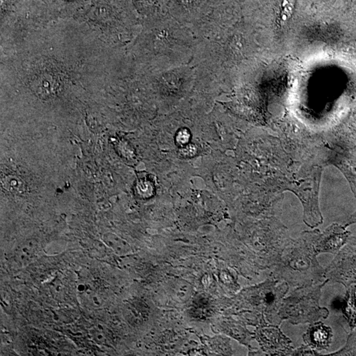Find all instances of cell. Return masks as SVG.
<instances>
[{"label": "cell", "mask_w": 356, "mask_h": 356, "mask_svg": "<svg viewBox=\"0 0 356 356\" xmlns=\"http://www.w3.org/2000/svg\"><path fill=\"white\" fill-rule=\"evenodd\" d=\"M317 233L305 232L299 239H290L279 261L271 268L272 278L286 282L291 288L324 282L325 269L317 260L315 248Z\"/></svg>", "instance_id": "1"}, {"label": "cell", "mask_w": 356, "mask_h": 356, "mask_svg": "<svg viewBox=\"0 0 356 356\" xmlns=\"http://www.w3.org/2000/svg\"><path fill=\"white\" fill-rule=\"evenodd\" d=\"M328 283L326 279L315 285L292 288L282 300L278 312L280 319L297 325L311 324L327 318L329 311L320 306L319 301L323 288Z\"/></svg>", "instance_id": "2"}, {"label": "cell", "mask_w": 356, "mask_h": 356, "mask_svg": "<svg viewBox=\"0 0 356 356\" xmlns=\"http://www.w3.org/2000/svg\"><path fill=\"white\" fill-rule=\"evenodd\" d=\"M289 290L290 286L286 282L271 278L244 290L239 300L243 306L250 307L263 315L270 324L280 326L283 321L278 312L282 300Z\"/></svg>", "instance_id": "3"}, {"label": "cell", "mask_w": 356, "mask_h": 356, "mask_svg": "<svg viewBox=\"0 0 356 356\" xmlns=\"http://www.w3.org/2000/svg\"><path fill=\"white\" fill-rule=\"evenodd\" d=\"M325 278L328 283L342 284L346 289L356 284V237H350L325 268Z\"/></svg>", "instance_id": "4"}, {"label": "cell", "mask_w": 356, "mask_h": 356, "mask_svg": "<svg viewBox=\"0 0 356 356\" xmlns=\"http://www.w3.org/2000/svg\"><path fill=\"white\" fill-rule=\"evenodd\" d=\"M255 337L264 355L293 356L295 348L292 345L291 340L282 332L279 326L268 322L261 323L255 331Z\"/></svg>", "instance_id": "5"}, {"label": "cell", "mask_w": 356, "mask_h": 356, "mask_svg": "<svg viewBox=\"0 0 356 356\" xmlns=\"http://www.w3.org/2000/svg\"><path fill=\"white\" fill-rule=\"evenodd\" d=\"M350 232L338 224H332L324 233L318 232L315 241V248L318 255L329 253L336 255L348 243Z\"/></svg>", "instance_id": "6"}, {"label": "cell", "mask_w": 356, "mask_h": 356, "mask_svg": "<svg viewBox=\"0 0 356 356\" xmlns=\"http://www.w3.org/2000/svg\"><path fill=\"white\" fill-rule=\"evenodd\" d=\"M302 337L305 344L320 352L330 348L333 338V332L331 327L319 321L309 325Z\"/></svg>", "instance_id": "7"}, {"label": "cell", "mask_w": 356, "mask_h": 356, "mask_svg": "<svg viewBox=\"0 0 356 356\" xmlns=\"http://www.w3.org/2000/svg\"><path fill=\"white\" fill-rule=\"evenodd\" d=\"M342 313L349 325L350 330L356 328V284L346 288L342 304Z\"/></svg>", "instance_id": "8"}, {"label": "cell", "mask_w": 356, "mask_h": 356, "mask_svg": "<svg viewBox=\"0 0 356 356\" xmlns=\"http://www.w3.org/2000/svg\"><path fill=\"white\" fill-rule=\"evenodd\" d=\"M3 188L12 194H21L25 191V185L22 179L15 175H6L1 178Z\"/></svg>", "instance_id": "9"}, {"label": "cell", "mask_w": 356, "mask_h": 356, "mask_svg": "<svg viewBox=\"0 0 356 356\" xmlns=\"http://www.w3.org/2000/svg\"><path fill=\"white\" fill-rule=\"evenodd\" d=\"M36 249L37 248H36V245L33 243H23L22 245L18 247L17 251H15V259L21 264L30 262V261L35 257Z\"/></svg>", "instance_id": "10"}, {"label": "cell", "mask_w": 356, "mask_h": 356, "mask_svg": "<svg viewBox=\"0 0 356 356\" xmlns=\"http://www.w3.org/2000/svg\"><path fill=\"white\" fill-rule=\"evenodd\" d=\"M352 331V333L348 336L346 345L338 351L328 354V355L356 356V328Z\"/></svg>", "instance_id": "11"}, {"label": "cell", "mask_w": 356, "mask_h": 356, "mask_svg": "<svg viewBox=\"0 0 356 356\" xmlns=\"http://www.w3.org/2000/svg\"><path fill=\"white\" fill-rule=\"evenodd\" d=\"M320 352L313 350L307 344L301 345L299 347L295 348L294 350L293 356H320Z\"/></svg>", "instance_id": "12"}, {"label": "cell", "mask_w": 356, "mask_h": 356, "mask_svg": "<svg viewBox=\"0 0 356 356\" xmlns=\"http://www.w3.org/2000/svg\"><path fill=\"white\" fill-rule=\"evenodd\" d=\"M189 134L186 130L181 131L180 132L178 133L177 138H176L178 143L180 145H185L189 141Z\"/></svg>", "instance_id": "13"}]
</instances>
